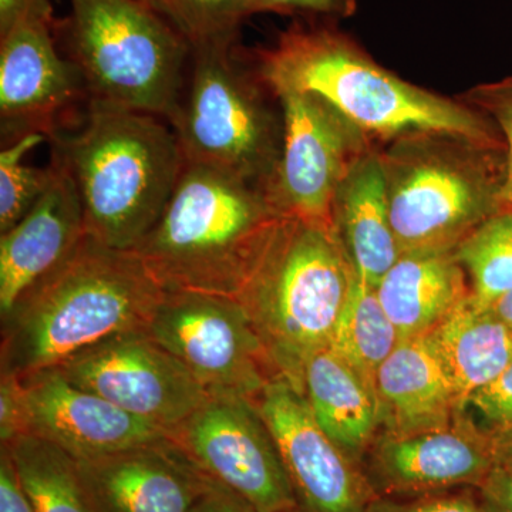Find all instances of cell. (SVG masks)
Returning a JSON list of instances; mask_svg holds the SVG:
<instances>
[{
	"label": "cell",
	"instance_id": "obj_34",
	"mask_svg": "<svg viewBox=\"0 0 512 512\" xmlns=\"http://www.w3.org/2000/svg\"><path fill=\"white\" fill-rule=\"evenodd\" d=\"M477 490L485 512H512V467L495 464Z\"/></svg>",
	"mask_w": 512,
	"mask_h": 512
},
{
	"label": "cell",
	"instance_id": "obj_37",
	"mask_svg": "<svg viewBox=\"0 0 512 512\" xmlns=\"http://www.w3.org/2000/svg\"><path fill=\"white\" fill-rule=\"evenodd\" d=\"M42 0H0V35L8 32L30 8Z\"/></svg>",
	"mask_w": 512,
	"mask_h": 512
},
{
	"label": "cell",
	"instance_id": "obj_25",
	"mask_svg": "<svg viewBox=\"0 0 512 512\" xmlns=\"http://www.w3.org/2000/svg\"><path fill=\"white\" fill-rule=\"evenodd\" d=\"M400 342L399 332L384 311L376 288L356 275L329 348L376 387L380 366Z\"/></svg>",
	"mask_w": 512,
	"mask_h": 512
},
{
	"label": "cell",
	"instance_id": "obj_10",
	"mask_svg": "<svg viewBox=\"0 0 512 512\" xmlns=\"http://www.w3.org/2000/svg\"><path fill=\"white\" fill-rule=\"evenodd\" d=\"M282 150L266 197L279 214L333 227V205L353 165L373 140L326 101L309 93L276 94Z\"/></svg>",
	"mask_w": 512,
	"mask_h": 512
},
{
	"label": "cell",
	"instance_id": "obj_26",
	"mask_svg": "<svg viewBox=\"0 0 512 512\" xmlns=\"http://www.w3.org/2000/svg\"><path fill=\"white\" fill-rule=\"evenodd\" d=\"M456 255L470 282L471 296L491 305L512 292V208H503L457 245Z\"/></svg>",
	"mask_w": 512,
	"mask_h": 512
},
{
	"label": "cell",
	"instance_id": "obj_40",
	"mask_svg": "<svg viewBox=\"0 0 512 512\" xmlns=\"http://www.w3.org/2000/svg\"><path fill=\"white\" fill-rule=\"evenodd\" d=\"M143 2L173 25V0H143Z\"/></svg>",
	"mask_w": 512,
	"mask_h": 512
},
{
	"label": "cell",
	"instance_id": "obj_38",
	"mask_svg": "<svg viewBox=\"0 0 512 512\" xmlns=\"http://www.w3.org/2000/svg\"><path fill=\"white\" fill-rule=\"evenodd\" d=\"M497 464L512 467V429L493 433Z\"/></svg>",
	"mask_w": 512,
	"mask_h": 512
},
{
	"label": "cell",
	"instance_id": "obj_32",
	"mask_svg": "<svg viewBox=\"0 0 512 512\" xmlns=\"http://www.w3.org/2000/svg\"><path fill=\"white\" fill-rule=\"evenodd\" d=\"M256 13H281L306 19L339 20L356 12V0H252Z\"/></svg>",
	"mask_w": 512,
	"mask_h": 512
},
{
	"label": "cell",
	"instance_id": "obj_3",
	"mask_svg": "<svg viewBox=\"0 0 512 512\" xmlns=\"http://www.w3.org/2000/svg\"><path fill=\"white\" fill-rule=\"evenodd\" d=\"M49 140L52 158L79 191L86 234L121 251H131L160 220L185 164L164 119L94 99L82 126Z\"/></svg>",
	"mask_w": 512,
	"mask_h": 512
},
{
	"label": "cell",
	"instance_id": "obj_4",
	"mask_svg": "<svg viewBox=\"0 0 512 512\" xmlns=\"http://www.w3.org/2000/svg\"><path fill=\"white\" fill-rule=\"evenodd\" d=\"M281 215L261 188L185 163L160 220L131 251L164 291L237 299Z\"/></svg>",
	"mask_w": 512,
	"mask_h": 512
},
{
	"label": "cell",
	"instance_id": "obj_8",
	"mask_svg": "<svg viewBox=\"0 0 512 512\" xmlns=\"http://www.w3.org/2000/svg\"><path fill=\"white\" fill-rule=\"evenodd\" d=\"M188 93L170 126L185 163L224 171L266 192L282 150L284 124L239 69L234 46L192 49Z\"/></svg>",
	"mask_w": 512,
	"mask_h": 512
},
{
	"label": "cell",
	"instance_id": "obj_15",
	"mask_svg": "<svg viewBox=\"0 0 512 512\" xmlns=\"http://www.w3.org/2000/svg\"><path fill=\"white\" fill-rule=\"evenodd\" d=\"M497 464L494 436L461 420L377 441L370 476L377 497L414 498L478 488Z\"/></svg>",
	"mask_w": 512,
	"mask_h": 512
},
{
	"label": "cell",
	"instance_id": "obj_23",
	"mask_svg": "<svg viewBox=\"0 0 512 512\" xmlns=\"http://www.w3.org/2000/svg\"><path fill=\"white\" fill-rule=\"evenodd\" d=\"M426 338L456 390L461 409L467 407L471 394L512 362V330L471 293Z\"/></svg>",
	"mask_w": 512,
	"mask_h": 512
},
{
	"label": "cell",
	"instance_id": "obj_39",
	"mask_svg": "<svg viewBox=\"0 0 512 512\" xmlns=\"http://www.w3.org/2000/svg\"><path fill=\"white\" fill-rule=\"evenodd\" d=\"M488 306H490V308L497 313V316H500V318L507 323L508 328L512 330V292L501 296L500 299H497V301Z\"/></svg>",
	"mask_w": 512,
	"mask_h": 512
},
{
	"label": "cell",
	"instance_id": "obj_5",
	"mask_svg": "<svg viewBox=\"0 0 512 512\" xmlns=\"http://www.w3.org/2000/svg\"><path fill=\"white\" fill-rule=\"evenodd\" d=\"M355 279L335 228L281 215L237 296L276 372L301 393L306 363L329 348Z\"/></svg>",
	"mask_w": 512,
	"mask_h": 512
},
{
	"label": "cell",
	"instance_id": "obj_35",
	"mask_svg": "<svg viewBox=\"0 0 512 512\" xmlns=\"http://www.w3.org/2000/svg\"><path fill=\"white\" fill-rule=\"evenodd\" d=\"M0 512H35L6 447H0Z\"/></svg>",
	"mask_w": 512,
	"mask_h": 512
},
{
	"label": "cell",
	"instance_id": "obj_31",
	"mask_svg": "<svg viewBox=\"0 0 512 512\" xmlns=\"http://www.w3.org/2000/svg\"><path fill=\"white\" fill-rule=\"evenodd\" d=\"M467 406L474 407L487 421L491 433L512 429V362L490 383L471 394Z\"/></svg>",
	"mask_w": 512,
	"mask_h": 512
},
{
	"label": "cell",
	"instance_id": "obj_12",
	"mask_svg": "<svg viewBox=\"0 0 512 512\" xmlns=\"http://www.w3.org/2000/svg\"><path fill=\"white\" fill-rule=\"evenodd\" d=\"M168 436L256 511L298 512L274 437L251 400L208 399Z\"/></svg>",
	"mask_w": 512,
	"mask_h": 512
},
{
	"label": "cell",
	"instance_id": "obj_6",
	"mask_svg": "<svg viewBox=\"0 0 512 512\" xmlns=\"http://www.w3.org/2000/svg\"><path fill=\"white\" fill-rule=\"evenodd\" d=\"M400 252L450 251L503 210L505 146L421 131L380 150Z\"/></svg>",
	"mask_w": 512,
	"mask_h": 512
},
{
	"label": "cell",
	"instance_id": "obj_17",
	"mask_svg": "<svg viewBox=\"0 0 512 512\" xmlns=\"http://www.w3.org/2000/svg\"><path fill=\"white\" fill-rule=\"evenodd\" d=\"M77 461L99 512H192L210 480L170 436Z\"/></svg>",
	"mask_w": 512,
	"mask_h": 512
},
{
	"label": "cell",
	"instance_id": "obj_33",
	"mask_svg": "<svg viewBox=\"0 0 512 512\" xmlns=\"http://www.w3.org/2000/svg\"><path fill=\"white\" fill-rule=\"evenodd\" d=\"M0 376V441L6 446L23 434V400L18 377Z\"/></svg>",
	"mask_w": 512,
	"mask_h": 512
},
{
	"label": "cell",
	"instance_id": "obj_13",
	"mask_svg": "<svg viewBox=\"0 0 512 512\" xmlns=\"http://www.w3.org/2000/svg\"><path fill=\"white\" fill-rule=\"evenodd\" d=\"M254 403L284 461L298 512L366 511L375 490L319 426L303 393L276 377Z\"/></svg>",
	"mask_w": 512,
	"mask_h": 512
},
{
	"label": "cell",
	"instance_id": "obj_20",
	"mask_svg": "<svg viewBox=\"0 0 512 512\" xmlns=\"http://www.w3.org/2000/svg\"><path fill=\"white\" fill-rule=\"evenodd\" d=\"M333 227L357 278L376 288L402 255L390 221L386 175L377 148L360 158L340 185Z\"/></svg>",
	"mask_w": 512,
	"mask_h": 512
},
{
	"label": "cell",
	"instance_id": "obj_36",
	"mask_svg": "<svg viewBox=\"0 0 512 512\" xmlns=\"http://www.w3.org/2000/svg\"><path fill=\"white\" fill-rule=\"evenodd\" d=\"M192 512H258L244 498L217 481L208 480L207 488L198 498Z\"/></svg>",
	"mask_w": 512,
	"mask_h": 512
},
{
	"label": "cell",
	"instance_id": "obj_16",
	"mask_svg": "<svg viewBox=\"0 0 512 512\" xmlns=\"http://www.w3.org/2000/svg\"><path fill=\"white\" fill-rule=\"evenodd\" d=\"M18 379L23 434L49 441L77 460L116 453L168 436L160 427L76 386L57 367Z\"/></svg>",
	"mask_w": 512,
	"mask_h": 512
},
{
	"label": "cell",
	"instance_id": "obj_30",
	"mask_svg": "<svg viewBox=\"0 0 512 512\" xmlns=\"http://www.w3.org/2000/svg\"><path fill=\"white\" fill-rule=\"evenodd\" d=\"M365 512H485L480 498L468 491L414 498L376 497Z\"/></svg>",
	"mask_w": 512,
	"mask_h": 512
},
{
	"label": "cell",
	"instance_id": "obj_29",
	"mask_svg": "<svg viewBox=\"0 0 512 512\" xmlns=\"http://www.w3.org/2000/svg\"><path fill=\"white\" fill-rule=\"evenodd\" d=\"M497 128L505 146L507 177L503 190V208H512V76L498 82L478 84L457 97Z\"/></svg>",
	"mask_w": 512,
	"mask_h": 512
},
{
	"label": "cell",
	"instance_id": "obj_24",
	"mask_svg": "<svg viewBox=\"0 0 512 512\" xmlns=\"http://www.w3.org/2000/svg\"><path fill=\"white\" fill-rule=\"evenodd\" d=\"M2 447L8 448L35 512H99L84 484L77 458L28 434Z\"/></svg>",
	"mask_w": 512,
	"mask_h": 512
},
{
	"label": "cell",
	"instance_id": "obj_18",
	"mask_svg": "<svg viewBox=\"0 0 512 512\" xmlns=\"http://www.w3.org/2000/svg\"><path fill=\"white\" fill-rule=\"evenodd\" d=\"M55 177L32 208L0 237V318L57 268L86 235L79 191L59 161Z\"/></svg>",
	"mask_w": 512,
	"mask_h": 512
},
{
	"label": "cell",
	"instance_id": "obj_1",
	"mask_svg": "<svg viewBox=\"0 0 512 512\" xmlns=\"http://www.w3.org/2000/svg\"><path fill=\"white\" fill-rule=\"evenodd\" d=\"M296 22L258 50V76L272 93H309L367 137L394 140L440 131L504 146L497 128L463 101L414 86L380 66L329 19Z\"/></svg>",
	"mask_w": 512,
	"mask_h": 512
},
{
	"label": "cell",
	"instance_id": "obj_22",
	"mask_svg": "<svg viewBox=\"0 0 512 512\" xmlns=\"http://www.w3.org/2000/svg\"><path fill=\"white\" fill-rule=\"evenodd\" d=\"M303 396L319 426L356 463L382 426L376 387L326 348L306 363Z\"/></svg>",
	"mask_w": 512,
	"mask_h": 512
},
{
	"label": "cell",
	"instance_id": "obj_2",
	"mask_svg": "<svg viewBox=\"0 0 512 512\" xmlns=\"http://www.w3.org/2000/svg\"><path fill=\"white\" fill-rule=\"evenodd\" d=\"M164 293L133 251L86 234L2 318L0 373L53 369L101 340L146 329Z\"/></svg>",
	"mask_w": 512,
	"mask_h": 512
},
{
	"label": "cell",
	"instance_id": "obj_14",
	"mask_svg": "<svg viewBox=\"0 0 512 512\" xmlns=\"http://www.w3.org/2000/svg\"><path fill=\"white\" fill-rule=\"evenodd\" d=\"M49 0L30 8L0 35V117L3 137L59 131L57 119L86 86L76 64L57 50Z\"/></svg>",
	"mask_w": 512,
	"mask_h": 512
},
{
	"label": "cell",
	"instance_id": "obj_9",
	"mask_svg": "<svg viewBox=\"0 0 512 512\" xmlns=\"http://www.w3.org/2000/svg\"><path fill=\"white\" fill-rule=\"evenodd\" d=\"M146 330L210 399L255 402L266 384L281 377L237 299L165 291Z\"/></svg>",
	"mask_w": 512,
	"mask_h": 512
},
{
	"label": "cell",
	"instance_id": "obj_27",
	"mask_svg": "<svg viewBox=\"0 0 512 512\" xmlns=\"http://www.w3.org/2000/svg\"><path fill=\"white\" fill-rule=\"evenodd\" d=\"M45 134L16 138L0 153V234L18 224L45 194L55 177V164L36 168L25 164L33 148L46 141Z\"/></svg>",
	"mask_w": 512,
	"mask_h": 512
},
{
	"label": "cell",
	"instance_id": "obj_19",
	"mask_svg": "<svg viewBox=\"0 0 512 512\" xmlns=\"http://www.w3.org/2000/svg\"><path fill=\"white\" fill-rule=\"evenodd\" d=\"M376 393L382 426L394 436L450 426L463 412L426 336L397 345L377 372Z\"/></svg>",
	"mask_w": 512,
	"mask_h": 512
},
{
	"label": "cell",
	"instance_id": "obj_28",
	"mask_svg": "<svg viewBox=\"0 0 512 512\" xmlns=\"http://www.w3.org/2000/svg\"><path fill=\"white\" fill-rule=\"evenodd\" d=\"M252 0H173V25L194 47L235 46L242 23L255 15Z\"/></svg>",
	"mask_w": 512,
	"mask_h": 512
},
{
	"label": "cell",
	"instance_id": "obj_11",
	"mask_svg": "<svg viewBox=\"0 0 512 512\" xmlns=\"http://www.w3.org/2000/svg\"><path fill=\"white\" fill-rule=\"evenodd\" d=\"M57 369L76 386L168 434L210 399L146 329L101 340Z\"/></svg>",
	"mask_w": 512,
	"mask_h": 512
},
{
	"label": "cell",
	"instance_id": "obj_7",
	"mask_svg": "<svg viewBox=\"0 0 512 512\" xmlns=\"http://www.w3.org/2000/svg\"><path fill=\"white\" fill-rule=\"evenodd\" d=\"M70 8L62 30L87 97L170 124L192 55L183 33L143 0H70Z\"/></svg>",
	"mask_w": 512,
	"mask_h": 512
},
{
	"label": "cell",
	"instance_id": "obj_21",
	"mask_svg": "<svg viewBox=\"0 0 512 512\" xmlns=\"http://www.w3.org/2000/svg\"><path fill=\"white\" fill-rule=\"evenodd\" d=\"M376 292L400 340L426 336L471 293L456 249L404 252Z\"/></svg>",
	"mask_w": 512,
	"mask_h": 512
}]
</instances>
